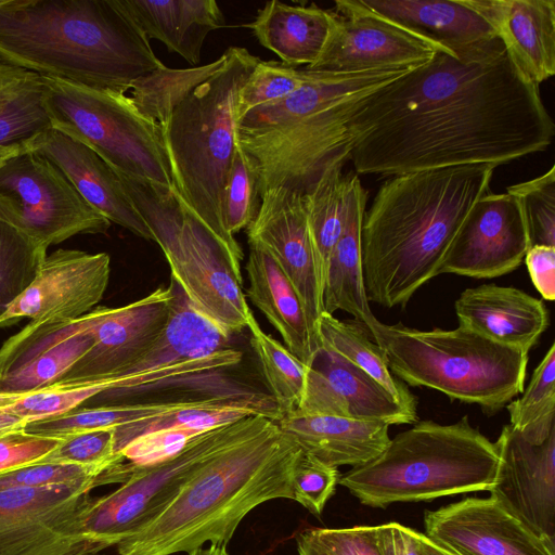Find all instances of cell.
Wrapping results in <instances>:
<instances>
[{"instance_id":"6da1fadb","label":"cell","mask_w":555,"mask_h":555,"mask_svg":"<svg viewBox=\"0 0 555 555\" xmlns=\"http://www.w3.org/2000/svg\"><path fill=\"white\" fill-rule=\"evenodd\" d=\"M358 173L392 177L450 166H500L555 135L539 86L499 37L454 50L373 93L349 125Z\"/></svg>"},{"instance_id":"7a4b0ae2","label":"cell","mask_w":555,"mask_h":555,"mask_svg":"<svg viewBox=\"0 0 555 555\" xmlns=\"http://www.w3.org/2000/svg\"><path fill=\"white\" fill-rule=\"evenodd\" d=\"M495 166L474 164L390 177L364 212L362 275L369 301L404 307L438 275L476 202L490 191Z\"/></svg>"},{"instance_id":"3957f363","label":"cell","mask_w":555,"mask_h":555,"mask_svg":"<svg viewBox=\"0 0 555 555\" xmlns=\"http://www.w3.org/2000/svg\"><path fill=\"white\" fill-rule=\"evenodd\" d=\"M0 62L125 94L165 66L119 0H4Z\"/></svg>"},{"instance_id":"277c9868","label":"cell","mask_w":555,"mask_h":555,"mask_svg":"<svg viewBox=\"0 0 555 555\" xmlns=\"http://www.w3.org/2000/svg\"><path fill=\"white\" fill-rule=\"evenodd\" d=\"M301 452L275 421L212 455L147 525L118 543L119 555L189 553L206 542L227 546L242 519L273 499H292Z\"/></svg>"},{"instance_id":"5b68a950","label":"cell","mask_w":555,"mask_h":555,"mask_svg":"<svg viewBox=\"0 0 555 555\" xmlns=\"http://www.w3.org/2000/svg\"><path fill=\"white\" fill-rule=\"evenodd\" d=\"M206 79L177 99L157 121L173 188L228 251L242 272L244 253L222 217L223 190L236 150L238 93L260 60L230 47Z\"/></svg>"},{"instance_id":"8992f818","label":"cell","mask_w":555,"mask_h":555,"mask_svg":"<svg viewBox=\"0 0 555 555\" xmlns=\"http://www.w3.org/2000/svg\"><path fill=\"white\" fill-rule=\"evenodd\" d=\"M499 461L495 443L466 415L448 425L417 421L390 438L376 457L339 476L338 485L363 505L385 508L489 491Z\"/></svg>"},{"instance_id":"52a82bcc","label":"cell","mask_w":555,"mask_h":555,"mask_svg":"<svg viewBox=\"0 0 555 555\" xmlns=\"http://www.w3.org/2000/svg\"><path fill=\"white\" fill-rule=\"evenodd\" d=\"M393 376L477 404L493 415L524 391L528 352L492 341L459 325L421 331L375 319L367 327Z\"/></svg>"},{"instance_id":"ba28073f","label":"cell","mask_w":555,"mask_h":555,"mask_svg":"<svg viewBox=\"0 0 555 555\" xmlns=\"http://www.w3.org/2000/svg\"><path fill=\"white\" fill-rule=\"evenodd\" d=\"M192 306L228 335L254 317L243 274L173 186L116 171Z\"/></svg>"},{"instance_id":"9c48e42d","label":"cell","mask_w":555,"mask_h":555,"mask_svg":"<svg viewBox=\"0 0 555 555\" xmlns=\"http://www.w3.org/2000/svg\"><path fill=\"white\" fill-rule=\"evenodd\" d=\"M52 129L93 150L115 171L173 186L159 125L129 95L42 76Z\"/></svg>"},{"instance_id":"30bf717a","label":"cell","mask_w":555,"mask_h":555,"mask_svg":"<svg viewBox=\"0 0 555 555\" xmlns=\"http://www.w3.org/2000/svg\"><path fill=\"white\" fill-rule=\"evenodd\" d=\"M373 93L347 96L268 131L236 133L259 195L278 186L305 195L331 166L345 164L352 149L350 121Z\"/></svg>"},{"instance_id":"8fae6325","label":"cell","mask_w":555,"mask_h":555,"mask_svg":"<svg viewBox=\"0 0 555 555\" xmlns=\"http://www.w3.org/2000/svg\"><path fill=\"white\" fill-rule=\"evenodd\" d=\"M0 219L47 248L78 234H105L112 224L36 151L0 166Z\"/></svg>"},{"instance_id":"7c38bea8","label":"cell","mask_w":555,"mask_h":555,"mask_svg":"<svg viewBox=\"0 0 555 555\" xmlns=\"http://www.w3.org/2000/svg\"><path fill=\"white\" fill-rule=\"evenodd\" d=\"M105 478L0 491V555H83L101 552L82 532L90 491Z\"/></svg>"},{"instance_id":"4fadbf2b","label":"cell","mask_w":555,"mask_h":555,"mask_svg":"<svg viewBox=\"0 0 555 555\" xmlns=\"http://www.w3.org/2000/svg\"><path fill=\"white\" fill-rule=\"evenodd\" d=\"M335 26L319 59L306 68L361 73L414 67L448 48L366 10L359 0L335 1Z\"/></svg>"},{"instance_id":"5bb4252c","label":"cell","mask_w":555,"mask_h":555,"mask_svg":"<svg viewBox=\"0 0 555 555\" xmlns=\"http://www.w3.org/2000/svg\"><path fill=\"white\" fill-rule=\"evenodd\" d=\"M171 296L170 286H159L128 305L98 307L80 317L93 335V345L55 383L88 382L131 371L160 336Z\"/></svg>"},{"instance_id":"9a60e30c","label":"cell","mask_w":555,"mask_h":555,"mask_svg":"<svg viewBox=\"0 0 555 555\" xmlns=\"http://www.w3.org/2000/svg\"><path fill=\"white\" fill-rule=\"evenodd\" d=\"M109 275L108 254L57 249L47 255L30 285L0 315V327L23 319L35 323L78 319L101 301Z\"/></svg>"},{"instance_id":"2e32d148","label":"cell","mask_w":555,"mask_h":555,"mask_svg":"<svg viewBox=\"0 0 555 555\" xmlns=\"http://www.w3.org/2000/svg\"><path fill=\"white\" fill-rule=\"evenodd\" d=\"M531 247L520 205L509 193L482 195L451 243L438 274L492 279L516 270Z\"/></svg>"},{"instance_id":"e0dca14e","label":"cell","mask_w":555,"mask_h":555,"mask_svg":"<svg viewBox=\"0 0 555 555\" xmlns=\"http://www.w3.org/2000/svg\"><path fill=\"white\" fill-rule=\"evenodd\" d=\"M260 199L258 214L246 229L248 244L268 251L294 286L305 309L315 353L321 346L319 319L324 311L323 295L302 195L278 186L264 192Z\"/></svg>"},{"instance_id":"ac0fdd59","label":"cell","mask_w":555,"mask_h":555,"mask_svg":"<svg viewBox=\"0 0 555 555\" xmlns=\"http://www.w3.org/2000/svg\"><path fill=\"white\" fill-rule=\"evenodd\" d=\"M494 443L500 461L490 495L555 547V431L532 444L507 424Z\"/></svg>"},{"instance_id":"d6986e66","label":"cell","mask_w":555,"mask_h":555,"mask_svg":"<svg viewBox=\"0 0 555 555\" xmlns=\"http://www.w3.org/2000/svg\"><path fill=\"white\" fill-rule=\"evenodd\" d=\"M425 534L456 555H555L493 496L465 498L425 511Z\"/></svg>"},{"instance_id":"ffe728a7","label":"cell","mask_w":555,"mask_h":555,"mask_svg":"<svg viewBox=\"0 0 555 555\" xmlns=\"http://www.w3.org/2000/svg\"><path fill=\"white\" fill-rule=\"evenodd\" d=\"M296 411L388 425L418 421L377 380L322 344L307 366L305 390Z\"/></svg>"},{"instance_id":"44dd1931","label":"cell","mask_w":555,"mask_h":555,"mask_svg":"<svg viewBox=\"0 0 555 555\" xmlns=\"http://www.w3.org/2000/svg\"><path fill=\"white\" fill-rule=\"evenodd\" d=\"M35 151L60 168L82 198L111 223L143 240L154 241L116 171L93 150L51 129Z\"/></svg>"},{"instance_id":"7402d4cb","label":"cell","mask_w":555,"mask_h":555,"mask_svg":"<svg viewBox=\"0 0 555 555\" xmlns=\"http://www.w3.org/2000/svg\"><path fill=\"white\" fill-rule=\"evenodd\" d=\"M492 27L519 70L540 85L555 74L554 0H465Z\"/></svg>"},{"instance_id":"603a6c76","label":"cell","mask_w":555,"mask_h":555,"mask_svg":"<svg viewBox=\"0 0 555 555\" xmlns=\"http://www.w3.org/2000/svg\"><path fill=\"white\" fill-rule=\"evenodd\" d=\"M459 325L525 352L550 324L542 300L512 286L481 284L464 289L454 304Z\"/></svg>"},{"instance_id":"cb8c5ba5","label":"cell","mask_w":555,"mask_h":555,"mask_svg":"<svg viewBox=\"0 0 555 555\" xmlns=\"http://www.w3.org/2000/svg\"><path fill=\"white\" fill-rule=\"evenodd\" d=\"M298 447L331 466L365 464L390 441L384 422L358 421L293 411L275 421Z\"/></svg>"},{"instance_id":"d4e9b609","label":"cell","mask_w":555,"mask_h":555,"mask_svg":"<svg viewBox=\"0 0 555 555\" xmlns=\"http://www.w3.org/2000/svg\"><path fill=\"white\" fill-rule=\"evenodd\" d=\"M149 40L163 42L190 65L201 62L208 34L225 25L215 0H119Z\"/></svg>"},{"instance_id":"484cf974","label":"cell","mask_w":555,"mask_h":555,"mask_svg":"<svg viewBox=\"0 0 555 555\" xmlns=\"http://www.w3.org/2000/svg\"><path fill=\"white\" fill-rule=\"evenodd\" d=\"M375 15L450 50L498 37L465 0H359Z\"/></svg>"},{"instance_id":"4316f807","label":"cell","mask_w":555,"mask_h":555,"mask_svg":"<svg viewBox=\"0 0 555 555\" xmlns=\"http://www.w3.org/2000/svg\"><path fill=\"white\" fill-rule=\"evenodd\" d=\"M367 194L358 176H350L343 233L331 254L323 291V309L333 314L345 311L367 330L376 319L365 294L361 232Z\"/></svg>"},{"instance_id":"83f0119b","label":"cell","mask_w":555,"mask_h":555,"mask_svg":"<svg viewBox=\"0 0 555 555\" xmlns=\"http://www.w3.org/2000/svg\"><path fill=\"white\" fill-rule=\"evenodd\" d=\"M245 269L249 282L246 298L280 333L287 350L309 366L314 350L305 309L294 286L272 256L261 247L249 245Z\"/></svg>"},{"instance_id":"f1b7e54d","label":"cell","mask_w":555,"mask_h":555,"mask_svg":"<svg viewBox=\"0 0 555 555\" xmlns=\"http://www.w3.org/2000/svg\"><path fill=\"white\" fill-rule=\"evenodd\" d=\"M336 18L333 10L321 9L314 3L291 5L272 0L246 26L281 62L298 67L310 66L319 59Z\"/></svg>"},{"instance_id":"f546056e","label":"cell","mask_w":555,"mask_h":555,"mask_svg":"<svg viewBox=\"0 0 555 555\" xmlns=\"http://www.w3.org/2000/svg\"><path fill=\"white\" fill-rule=\"evenodd\" d=\"M169 286L172 296L166 325L131 371L197 360L232 348L231 336L197 311L176 281L170 279Z\"/></svg>"},{"instance_id":"4dcf8cb0","label":"cell","mask_w":555,"mask_h":555,"mask_svg":"<svg viewBox=\"0 0 555 555\" xmlns=\"http://www.w3.org/2000/svg\"><path fill=\"white\" fill-rule=\"evenodd\" d=\"M253 415H264L273 421L280 418L271 396L245 393L194 398L185 406L164 416L115 428V449L119 453L137 437L158 429L177 427L204 434Z\"/></svg>"},{"instance_id":"1f68e13d","label":"cell","mask_w":555,"mask_h":555,"mask_svg":"<svg viewBox=\"0 0 555 555\" xmlns=\"http://www.w3.org/2000/svg\"><path fill=\"white\" fill-rule=\"evenodd\" d=\"M42 87L41 75L28 72L0 95V166L35 151L52 129L42 104Z\"/></svg>"},{"instance_id":"d6a6232c","label":"cell","mask_w":555,"mask_h":555,"mask_svg":"<svg viewBox=\"0 0 555 555\" xmlns=\"http://www.w3.org/2000/svg\"><path fill=\"white\" fill-rule=\"evenodd\" d=\"M320 343L363 370L383 385L398 403L414 418L417 399L403 382L392 375L387 360L376 343L371 340L366 327L357 320L343 321L323 311L319 319Z\"/></svg>"},{"instance_id":"836d02e7","label":"cell","mask_w":555,"mask_h":555,"mask_svg":"<svg viewBox=\"0 0 555 555\" xmlns=\"http://www.w3.org/2000/svg\"><path fill=\"white\" fill-rule=\"evenodd\" d=\"M343 166L344 164L331 166L314 188L302 195L322 295L330 257L346 220L349 176L343 175Z\"/></svg>"},{"instance_id":"e575fe53","label":"cell","mask_w":555,"mask_h":555,"mask_svg":"<svg viewBox=\"0 0 555 555\" xmlns=\"http://www.w3.org/2000/svg\"><path fill=\"white\" fill-rule=\"evenodd\" d=\"M250 346L258 358L261 372L280 417L296 411L301 402L307 366L287 348L266 334L255 317L249 320Z\"/></svg>"},{"instance_id":"d590c367","label":"cell","mask_w":555,"mask_h":555,"mask_svg":"<svg viewBox=\"0 0 555 555\" xmlns=\"http://www.w3.org/2000/svg\"><path fill=\"white\" fill-rule=\"evenodd\" d=\"M521 397L505 408L509 425L528 442L543 443L555 431V344L535 367Z\"/></svg>"},{"instance_id":"8d00e7d4","label":"cell","mask_w":555,"mask_h":555,"mask_svg":"<svg viewBox=\"0 0 555 555\" xmlns=\"http://www.w3.org/2000/svg\"><path fill=\"white\" fill-rule=\"evenodd\" d=\"M47 250L0 219V315L34 281Z\"/></svg>"},{"instance_id":"74e56055","label":"cell","mask_w":555,"mask_h":555,"mask_svg":"<svg viewBox=\"0 0 555 555\" xmlns=\"http://www.w3.org/2000/svg\"><path fill=\"white\" fill-rule=\"evenodd\" d=\"M223 59L222 53L209 64L186 69L164 66L135 80L129 96L144 116L157 122L178 98L215 73Z\"/></svg>"},{"instance_id":"f35d334b","label":"cell","mask_w":555,"mask_h":555,"mask_svg":"<svg viewBox=\"0 0 555 555\" xmlns=\"http://www.w3.org/2000/svg\"><path fill=\"white\" fill-rule=\"evenodd\" d=\"M311 76L283 62L259 60L238 93L237 121L253 108L279 101L294 93Z\"/></svg>"},{"instance_id":"ab89813d","label":"cell","mask_w":555,"mask_h":555,"mask_svg":"<svg viewBox=\"0 0 555 555\" xmlns=\"http://www.w3.org/2000/svg\"><path fill=\"white\" fill-rule=\"evenodd\" d=\"M506 190L520 205L530 245L555 246V166Z\"/></svg>"},{"instance_id":"60d3db41","label":"cell","mask_w":555,"mask_h":555,"mask_svg":"<svg viewBox=\"0 0 555 555\" xmlns=\"http://www.w3.org/2000/svg\"><path fill=\"white\" fill-rule=\"evenodd\" d=\"M261 204L257 181L244 153L236 146L227 175L222 217L227 231L234 236L247 229Z\"/></svg>"},{"instance_id":"b9f144b4","label":"cell","mask_w":555,"mask_h":555,"mask_svg":"<svg viewBox=\"0 0 555 555\" xmlns=\"http://www.w3.org/2000/svg\"><path fill=\"white\" fill-rule=\"evenodd\" d=\"M125 462L115 449V428L75 434L59 444L37 464H75L100 469Z\"/></svg>"},{"instance_id":"7bdbcfd3","label":"cell","mask_w":555,"mask_h":555,"mask_svg":"<svg viewBox=\"0 0 555 555\" xmlns=\"http://www.w3.org/2000/svg\"><path fill=\"white\" fill-rule=\"evenodd\" d=\"M101 478L108 482H119L115 465L108 469H100L75 464H33L0 474V491L61 486Z\"/></svg>"},{"instance_id":"ee69618b","label":"cell","mask_w":555,"mask_h":555,"mask_svg":"<svg viewBox=\"0 0 555 555\" xmlns=\"http://www.w3.org/2000/svg\"><path fill=\"white\" fill-rule=\"evenodd\" d=\"M338 467L301 450L292 474L293 500L320 516L339 480Z\"/></svg>"},{"instance_id":"f6af8a7d","label":"cell","mask_w":555,"mask_h":555,"mask_svg":"<svg viewBox=\"0 0 555 555\" xmlns=\"http://www.w3.org/2000/svg\"><path fill=\"white\" fill-rule=\"evenodd\" d=\"M199 435L202 434L177 427L158 429L137 437L119 453L131 465H150L176 455Z\"/></svg>"},{"instance_id":"bcb514c9","label":"cell","mask_w":555,"mask_h":555,"mask_svg":"<svg viewBox=\"0 0 555 555\" xmlns=\"http://www.w3.org/2000/svg\"><path fill=\"white\" fill-rule=\"evenodd\" d=\"M325 555H382L376 526L317 528L306 530Z\"/></svg>"},{"instance_id":"7dc6e473","label":"cell","mask_w":555,"mask_h":555,"mask_svg":"<svg viewBox=\"0 0 555 555\" xmlns=\"http://www.w3.org/2000/svg\"><path fill=\"white\" fill-rule=\"evenodd\" d=\"M60 441L27 434L24 428L0 437V474L39 463Z\"/></svg>"},{"instance_id":"c3c4849f","label":"cell","mask_w":555,"mask_h":555,"mask_svg":"<svg viewBox=\"0 0 555 555\" xmlns=\"http://www.w3.org/2000/svg\"><path fill=\"white\" fill-rule=\"evenodd\" d=\"M524 259L534 287L544 299L553 301L555 299V246L533 245Z\"/></svg>"},{"instance_id":"681fc988","label":"cell","mask_w":555,"mask_h":555,"mask_svg":"<svg viewBox=\"0 0 555 555\" xmlns=\"http://www.w3.org/2000/svg\"><path fill=\"white\" fill-rule=\"evenodd\" d=\"M376 538L382 555H423L418 531L399 522L376 526Z\"/></svg>"},{"instance_id":"f907efd6","label":"cell","mask_w":555,"mask_h":555,"mask_svg":"<svg viewBox=\"0 0 555 555\" xmlns=\"http://www.w3.org/2000/svg\"><path fill=\"white\" fill-rule=\"evenodd\" d=\"M25 423L16 415L0 409V437L23 429Z\"/></svg>"},{"instance_id":"816d5d0a","label":"cell","mask_w":555,"mask_h":555,"mask_svg":"<svg viewBox=\"0 0 555 555\" xmlns=\"http://www.w3.org/2000/svg\"><path fill=\"white\" fill-rule=\"evenodd\" d=\"M418 540L423 555H456L443 545L428 538L425 533L418 532Z\"/></svg>"},{"instance_id":"f5cc1de1","label":"cell","mask_w":555,"mask_h":555,"mask_svg":"<svg viewBox=\"0 0 555 555\" xmlns=\"http://www.w3.org/2000/svg\"><path fill=\"white\" fill-rule=\"evenodd\" d=\"M296 542L299 555H325L319 545L308 535L306 530L297 535Z\"/></svg>"},{"instance_id":"db71d44e","label":"cell","mask_w":555,"mask_h":555,"mask_svg":"<svg viewBox=\"0 0 555 555\" xmlns=\"http://www.w3.org/2000/svg\"><path fill=\"white\" fill-rule=\"evenodd\" d=\"M188 555H230L224 545L210 544L208 547H198L188 553Z\"/></svg>"},{"instance_id":"11a10c76","label":"cell","mask_w":555,"mask_h":555,"mask_svg":"<svg viewBox=\"0 0 555 555\" xmlns=\"http://www.w3.org/2000/svg\"><path fill=\"white\" fill-rule=\"evenodd\" d=\"M83 555H102L100 552H96V553H88V554H83Z\"/></svg>"},{"instance_id":"9f6ffc18","label":"cell","mask_w":555,"mask_h":555,"mask_svg":"<svg viewBox=\"0 0 555 555\" xmlns=\"http://www.w3.org/2000/svg\"><path fill=\"white\" fill-rule=\"evenodd\" d=\"M4 0H0V5L3 3Z\"/></svg>"}]
</instances>
